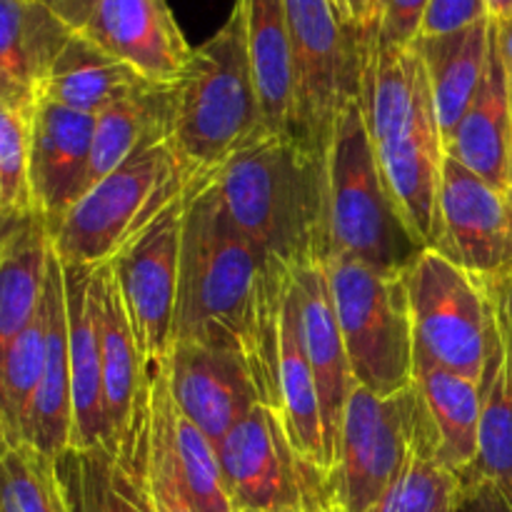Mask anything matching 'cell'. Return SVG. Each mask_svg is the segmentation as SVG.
I'll return each mask as SVG.
<instances>
[{
  "mask_svg": "<svg viewBox=\"0 0 512 512\" xmlns=\"http://www.w3.org/2000/svg\"><path fill=\"white\" fill-rule=\"evenodd\" d=\"M293 275L270 263L225 210L213 175L190 185L180 238L173 343L240 355L265 405L278 408L280 315Z\"/></svg>",
  "mask_w": 512,
  "mask_h": 512,
  "instance_id": "1",
  "label": "cell"
},
{
  "mask_svg": "<svg viewBox=\"0 0 512 512\" xmlns=\"http://www.w3.org/2000/svg\"><path fill=\"white\" fill-rule=\"evenodd\" d=\"M230 220L280 270L328 258V165L293 133H263L215 173Z\"/></svg>",
  "mask_w": 512,
  "mask_h": 512,
  "instance_id": "2",
  "label": "cell"
},
{
  "mask_svg": "<svg viewBox=\"0 0 512 512\" xmlns=\"http://www.w3.org/2000/svg\"><path fill=\"white\" fill-rule=\"evenodd\" d=\"M268 133L250 70L243 10L193 48L175 83L170 145L195 175H213L255 138Z\"/></svg>",
  "mask_w": 512,
  "mask_h": 512,
  "instance_id": "3",
  "label": "cell"
},
{
  "mask_svg": "<svg viewBox=\"0 0 512 512\" xmlns=\"http://www.w3.org/2000/svg\"><path fill=\"white\" fill-rule=\"evenodd\" d=\"M325 165L328 258L358 260L378 273L403 275L425 248L385 183L358 98L340 110Z\"/></svg>",
  "mask_w": 512,
  "mask_h": 512,
  "instance_id": "4",
  "label": "cell"
},
{
  "mask_svg": "<svg viewBox=\"0 0 512 512\" xmlns=\"http://www.w3.org/2000/svg\"><path fill=\"white\" fill-rule=\"evenodd\" d=\"M195 178L170 140L143 145L85 190L50 230L55 255L63 265L110 263L158 215L185 198Z\"/></svg>",
  "mask_w": 512,
  "mask_h": 512,
  "instance_id": "5",
  "label": "cell"
},
{
  "mask_svg": "<svg viewBox=\"0 0 512 512\" xmlns=\"http://www.w3.org/2000/svg\"><path fill=\"white\" fill-rule=\"evenodd\" d=\"M325 270L355 385L375 395L410 388L415 335L403 275L378 273L348 258H328Z\"/></svg>",
  "mask_w": 512,
  "mask_h": 512,
  "instance_id": "6",
  "label": "cell"
},
{
  "mask_svg": "<svg viewBox=\"0 0 512 512\" xmlns=\"http://www.w3.org/2000/svg\"><path fill=\"white\" fill-rule=\"evenodd\" d=\"M295 60L293 135L328 155L335 123L358 98L365 30L353 28L335 0H285Z\"/></svg>",
  "mask_w": 512,
  "mask_h": 512,
  "instance_id": "7",
  "label": "cell"
},
{
  "mask_svg": "<svg viewBox=\"0 0 512 512\" xmlns=\"http://www.w3.org/2000/svg\"><path fill=\"white\" fill-rule=\"evenodd\" d=\"M428 420L415 385L395 395H375L355 385L345 405L328 475L335 508L340 512L373 508L403 468Z\"/></svg>",
  "mask_w": 512,
  "mask_h": 512,
  "instance_id": "8",
  "label": "cell"
},
{
  "mask_svg": "<svg viewBox=\"0 0 512 512\" xmlns=\"http://www.w3.org/2000/svg\"><path fill=\"white\" fill-rule=\"evenodd\" d=\"M415 353L480 383L488 353V288L433 248L403 273Z\"/></svg>",
  "mask_w": 512,
  "mask_h": 512,
  "instance_id": "9",
  "label": "cell"
},
{
  "mask_svg": "<svg viewBox=\"0 0 512 512\" xmlns=\"http://www.w3.org/2000/svg\"><path fill=\"white\" fill-rule=\"evenodd\" d=\"M185 198L170 205L110 260L130 328L148 368L168 358L173 345Z\"/></svg>",
  "mask_w": 512,
  "mask_h": 512,
  "instance_id": "10",
  "label": "cell"
},
{
  "mask_svg": "<svg viewBox=\"0 0 512 512\" xmlns=\"http://www.w3.org/2000/svg\"><path fill=\"white\" fill-rule=\"evenodd\" d=\"M433 250L483 285L512 278V208L493 188L445 155L438 193V238Z\"/></svg>",
  "mask_w": 512,
  "mask_h": 512,
  "instance_id": "11",
  "label": "cell"
},
{
  "mask_svg": "<svg viewBox=\"0 0 512 512\" xmlns=\"http://www.w3.org/2000/svg\"><path fill=\"white\" fill-rule=\"evenodd\" d=\"M218 458L235 512L300 508L305 483L318 473L295 453L278 408L265 403L230 428L218 443Z\"/></svg>",
  "mask_w": 512,
  "mask_h": 512,
  "instance_id": "12",
  "label": "cell"
},
{
  "mask_svg": "<svg viewBox=\"0 0 512 512\" xmlns=\"http://www.w3.org/2000/svg\"><path fill=\"white\" fill-rule=\"evenodd\" d=\"M95 325L103 363L105 440L120 460L133 458V445L148 415L150 368L140 355L138 340L125 313L118 278L110 263L95 265L93 273Z\"/></svg>",
  "mask_w": 512,
  "mask_h": 512,
  "instance_id": "13",
  "label": "cell"
},
{
  "mask_svg": "<svg viewBox=\"0 0 512 512\" xmlns=\"http://www.w3.org/2000/svg\"><path fill=\"white\" fill-rule=\"evenodd\" d=\"M165 370L178 410L215 445L265 403L245 360L230 350L178 340L170 345Z\"/></svg>",
  "mask_w": 512,
  "mask_h": 512,
  "instance_id": "14",
  "label": "cell"
},
{
  "mask_svg": "<svg viewBox=\"0 0 512 512\" xmlns=\"http://www.w3.org/2000/svg\"><path fill=\"white\" fill-rule=\"evenodd\" d=\"M78 33L158 85L178 83L193 55L168 0H98Z\"/></svg>",
  "mask_w": 512,
  "mask_h": 512,
  "instance_id": "15",
  "label": "cell"
},
{
  "mask_svg": "<svg viewBox=\"0 0 512 512\" xmlns=\"http://www.w3.org/2000/svg\"><path fill=\"white\" fill-rule=\"evenodd\" d=\"M93 133V115L50 100H40L30 118V193L48 233L88 188Z\"/></svg>",
  "mask_w": 512,
  "mask_h": 512,
  "instance_id": "16",
  "label": "cell"
},
{
  "mask_svg": "<svg viewBox=\"0 0 512 512\" xmlns=\"http://www.w3.org/2000/svg\"><path fill=\"white\" fill-rule=\"evenodd\" d=\"M290 295L298 313L305 355L318 383L325 448H328L330 468H333L335 443H338L340 423H343L345 405H348L350 390L355 388V380L323 260L295 270L290 280Z\"/></svg>",
  "mask_w": 512,
  "mask_h": 512,
  "instance_id": "17",
  "label": "cell"
},
{
  "mask_svg": "<svg viewBox=\"0 0 512 512\" xmlns=\"http://www.w3.org/2000/svg\"><path fill=\"white\" fill-rule=\"evenodd\" d=\"M488 353L480 378L478 460L460 478L498 485L512 508V300L503 283H490Z\"/></svg>",
  "mask_w": 512,
  "mask_h": 512,
  "instance_id": "18",
  "label": "cell"
},
{
  "mask_svg": "<svg viewBox=\"0 0 512 512\" xmlns=\"http://www.w3.org/2000/svg\"><path fill=\"white\" fill-rule=\"evenodd\" d=\"M73 33L38 0H0V105L33 118L50 68Z\"/></svg>",
  "mask_w": 512,
  "mask_h": 512,
  "instance_id": "19",
  "label": "cell"
},
{
  "mask_svg": "<svg viewBox=\"0 0 512 512\" xmlns=\"http://www.w3.org/2000/svg\"><path fill=\"white\" fill-rule=\"evenodd\" d=\"M445 155L483 178L493 188L508 193L512 163V90L503 58L490 43L488 68L473 103L445 143Z\"/></svg>",
  "mask_w": 512,
  "mask_h": 512,
  "instance_id": "20",
  "label": "cell"
},
{
  "mask_svg": "<svg viewBox=\"0 0 512 512\" xmlns=\"http://www.w3.org/2000/svg\"><path fill=\"white\" fill-rule=\"evenodd\" d=\"M95 265H63L65 318H68L70 388H73V443L75 448L103 445V363L93 305Z\"/></svg>",
  "mask_w": 512,
  "mask_h": 512,
  "instance_id": "21",
  "label": "cell"
},
{
  "mask_svg": "<svg viewBox=\"0 0 512 512\" xmlns=\"http://www.w3.org/2000/svg\"><path fill=\"white\" fill-rule=\"evenodd\" d=\"M45 363L28 425V445L58 455L73 443V388H70L68 318H65L63 263L50 250L45 278Z\"/></svg>",
  "mask_w": 512,
  "mask_h": 512,
  "instance_id": "22",
  "label": "cell"
},
{
  "mask_svg": "<svg viewBox=\"0 0 512 512\" xmlns=\"http://www.w3.org/2000/svg\"><path fill=\"white\" fill-rule=\"evenodd\" d=\"M243 10L250 70L268 133H293L295 60L285 0H235Z\"/></svg>",
  "mask_w": 512,
  "mask_h": 512,
  "instance_id": "23",
  "label": "cell"
},
{
  "mask_svg": "<svg viewBox=\"0 0 512 512\" xmlns=\"http://www.w3.org/2000/svg\"><path fill=\"white\" fill-rule=\"evenodd\" d=\"M490 43H493V20H483L458 33L418 38L415 50L425 65V75L433 95L440 133L448 143L465 110L473 103L488 68Z\"/></svg>",
  "mask_w": 512,
  "mask_h": 512,
  "instance_id": "24",
  "label": "cell"
},
{
  "mask_svg": "<svg viewBox=\"0 0 512 512\" xmlns=\"http://www.w3.org/2000/svg\"><path fill=\"white\" fill-rule=\"evenodd\" d=\"M55 473L68 512H153L143 465H125L105 445L65 448Z\"/></svg>",
  "mask_w": 512,
  "mask_h": 512,
  "instance_id": "25",
  "label": "cell"
},
{
  "mask_svg": "<svg viewBox=\"0 0 512 512\" xmlns=\"http://www.w3.org/2000/svg\"><path fill=\"white\" fill-rule=\"evenodd\" d=\"M278 413L283 418L288 438L295 453L313 468L330 473L328 448L323 433V410H320L318 383L313 368L305 355L300 338L298 313H295L293 295L283 303L278 338Z\"/></svg>",
  "mask_w": 512,
  "mask_h": 512,
  "instance_id": "26",
  "label": "cell"
},
{
  "mask_svg": "<svg viewBox=\"0 0 512 512\" xmlns=\"http://www.w3.org/2000/svg\"><path fill=\"white\" fill-rule=\"evenodd\" d=\"M148 83L150 80L135 73L130 65L120 63L75 30L50 68L40 100H50L95 118Z\"/></svg>",
  "mask_w": 512,
  "mask_h": 512,
  "instance_id": "27",
  "label": "cell"
},
{
  "mask_svg": "<svg viewBox=\"0 0 512 512\" xmlns=\"http://www.w3.org/2000/svg\"><path fill=\"white\" fill-rule=\"evenodd\" d=\"M413 385L438 435L440 460L463 475L478 460L480 385L418 353Z\"/></svg>",
  "mask_w": 512,
  "mask_h": 512,
  "instance_id": "28",
  "label": "cell"
},
{
  "mask_svg": "<svg viewBox=\"0 0 512 512\" xmlns=\"http://www.w3.org/2000/svg\"><path fill=\"white\" fill-rule=\"evenodd\" d=\"M173 108L175 85L148 83L138 93L128 95L125 100L95 115L88 188L113 173L143 145L155 143V140H170Z\"/></svg>",
  "mask_w": 512,
  "mask_h": 512,
  "instance_id": "29",
  "label": "cell"
},
{
  "mask_svg": "<svg viewBox=\"0 0 512 512\" xmlns=\"http://www.w3.org/2000/svg\"><path fill=\"white\" fill-rule=\"evenodd\" d=\"M50 250L48 228L38 215L0 243V363L15 338L38 315Z\"/></svg>",
  "mask_w": 512,
  "mask_h": 512,
  "instance_id": "30",
  "label": "cell"
},
{
  "mask_svg": "<svg viewBox=\"0 0 512 512\" xmlns=\"http://www.w3.org/2000/svg\"><path fill=\"white\" fill-rule=\"evenodd\" d=\"M460 488V475L440 460L438 435L428 420L403 468L368 512H455Z\"/></svg>",
  "mask_w": 512,
  "mask_h": 512,
  "instance_id": "31",
  "label": "cell"
},
{
  "mask_svg": "<svg viewBox=\"0 0 512 512\" xmlns=\"http://www.w3.org/2000/svg\"><path fill=\"white\" fill-rule=\"evenodd\" d=\"M145 480L153 512H195L175 463L170 430V385L165 360L150 365L148 428H145Z\"/></svg>",
  "mask_w": 512,
  "mask_h": 512,
  "instance_id": "32",
  "label": "cell"
},
{
  "mask_svg": "<svg viewBox=\"0 0 512 512\" xmlns=\"http://www.w3.org/2000/svg\"><path fill=\"white\" fill-rule=\"evenodd\" d=\"M170 430H173L180 480L195 512H235L218 458V445L193 420L180 413L173 395H170Z\"/></svg>",
  "mask_w": 512,
  "mask_h": 512,
  "instance_id": "33",
  "label": "cell"
},
{
  "mask_svg": "<svg viewBox=\"0 0 512 512\" xmlns=\"http://www.w3.org/2000/svg\"><path fill=\"white\" fill-rule=\"evenodd\" d=\"M0 512H68L53 455L0 443Z\"/></svg>",
  "mask_w": 512,
  "mask_h": 512,
  "instance_id": "34",
  "label": "cell"
},
{
  "mask_svg": "<svg viewBox=\"0 0 512 512\" xmlns=\"http://www.w3.org/2000/svg\"><path fill=\"white\" fill-rule=\"evenodd\" d=\"M0 215L10 223L33 218L30 118L0 105Z\"/></svg>",
  "mask_w": 512,
  "mask_h": 512,
  "instance_id": "35",
  "label": "cell"
},
{
  "mask_svg": "<svg viewBox=\"0 0 512 512\" xmlns=\"http://www.w3.org/2000/svg\"><path fill=\"white\" fill-rule=\"evenodd\" d=\"M430 0H380L375 38L385 45H413Z\"/></svg>",
  "mask_w": 512,
  "mask_h": 512,
  "instance_id": "36",
  "label": "cell"
},
{
  "mask_svg": "<svg viewBox=\"0 0 512 512\" xmlns=\"http://www.w3.org/2000/svg\"><path fill=\"white\" fill-rule=\"evenodd\" d=\"M483 20H488L485 0H430L418 38L458 33Z\"/></svg>",
  "mask_w": 512,
  "mask_h": 512,
  "instance_id": "37",
  "label": "cell"
},
{
  "mask_svg": "<svg viewBox=\"0 0 512 512\" xmlns=\"http://www.w3.org/2000/svg\"><path fill=\"white\" fill-rule=\"evenodd\" d=\"M460 500L455 512H512L498 485L485 478H460Z\"/></svg>",
  "mask_w": 512,
  "mask_h": 512,
  "instance_id": "38",
  "label": "cell"
},
{
  "mask_svg": "<svg viewBox=\"0 0 512 512\" xmlns=\"http://www.w3.org/2000/svg\"><path fill=\"white\" fill-rule=\"evenodd\" d=\"M38 3H43L45 8L53 10V13L73 30H83V25L88 23L90 13H93L98 0H38Z\"/></svg>",
  "mask_w": 512,
  "mask_h": 512,
  "instance_id": "39",
  "label": "cell"
},
{
  "mask_svg": "<svg viewBox=\"0 0 512 512\" xmlns=\"http://www.w3.org/2000/svg\"><path fill=\"white\" fill-rule=\"evenodd\" d=\"M335 3H338L343 18L358 30H370L378 20L380 0H335Z\"/></svg>",
  "mask_w": 512,
  "mask_h": 512,
  "instance_id": "40",
  "label": "cell"
},
{
  "mask_svg": "<svg viewBox=\"0 0 512 512\" xmlns=\"http://www.w3.org/2000/svg\"><path fill=\"white\" fill-rule=\"evenodd\" d=\"M495 30V45H498V53L503 58L505 73H508L510 90H512V15L503 23H493Z\"/></svg>",
  "mask_w": 512,
  "mask_h": 512,
  "instance_id": "41",
  "label": "cell"
},
{
  "mask_svg": "<svg viewBox=\"0 0 512 512\" xmlns=\"http://www.w3.org/2000/svg\"><path fill=\"white\" fill-rule=\"evenodd\" d=\"M488 5V18L493 23H503L512 15V0H485Z\"/></svg>",
  "mask_w": 512,
  "mask_h": 512,
  "instance_id": "42",
  "label": "cell"
},
{
  "mask_svg": "<svg viewBox=\"0 0 512 512\" xmlns=\"http://www.w3.org/2000/svg\"><path fill=\"white\" fill-rule=\"evenodd\" d=\"M33 218H35V215H33ZM23 223H25V220H23ZM23 223H10V220H5L3 215H0V243H3V240L8 238L10 233H15V230H18Z\"/></svg>",
  "mask_w": 512,
  "mask_h": 512,
  "instance_id": "43",
  "label": "cell"
},
{
  "mask_svg": "<svg viewBox=\"0 0 512 512\" xmlns=\"http://www.w3.org/2000/svg\"><path fill=\"white\" fill-rule=\"evenodd\" d=\"M500 283L505 285V290H508V295H510V300H512V278H508V280H500Z\"/></svg>",
  "mask_w": 512,
  "mask_h": 512,
  "instance_id": "44",
  "label": "cell"
},
{
  "mask_svg": "<svg viewBox=\"0 0 512 512\" xmlns=\"http://www.w3.org/2000/svg\"><path fill=\"white\" fill-rule=\"evenodd\" d=\"M278 512H303V508H288V510H278Z\"/></svg>",
  "mask_w": 512,
  "mask_h": 512,
  "instance_id": "45",
  "label": "cell"
}]
</instances>
